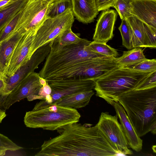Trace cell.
<instances>
[{"label": "cell", "instance_id": "obj_1", "mask_svg": "<svg viewBox=\"0 0 156 156\" xmlns=\"http://www.w3.org/2000/svg\"><path fill=\"white\" fill-rule=\"evenodd\" d=\"M73 123L57 130L58 136L44 141L36 156H112L121 154L96 125Z\"/></svg>", "mask_w": 156, "mask_h": 156}, {"label": "cell", "instance_id": "obj_2", "mask_svg": "<svg viewBox=\"0 0 156 156\" xmlns=\"http://www.w3.org/2000/svg\"><path fill=\"white\" fill-rule=\"evenodd\" d=\"M91 42L82 38L77 44L62 46L54 40L39 73L40 77L47 81L73 77L84 79V73L92 59L107 57L91 50L88 45Z\"/></svg>", "mask_w": 156, "mask_h": 156}, {"label": "cell", "instance_id": "obj_3", "mask_svg": "<svg viewBox=\"0 0 156 156\" xmlns=\"http://www.w3.org/2000/svg\"><path fill=\"white\" fill-rule=\"evenodd\" d=\"M118 102L139 137L150 132L156 134V87L126 92L119 97Z\"/></svg>", "mask_w": 156, "mask_h": 156}, {"label": "cell", "instance_id": "obj_4", "mask_svg": "<svg viewBox=\"0 0 156 156\" xmlns=\"http://www.w3.org/2000/svg\"><path fill=\"white\" fill-rule=\"evenodd\" d=\"M151 73L136 70L121 66L95 81L96 95L113 106L120 96L134 90Z\"/></svg>", "mask_w": 156, "mask_h": 156}, {"label": "cell", "instance_id": "obj_5", "mask_svg": "<svg viewBox=\"0 0 156 156\" xmlns=\"http://www.w3.org/2000/svg\"><path fill=\"white\" fill-rule=\"evenodd\" d=\"M41 100L26 112L24 122L27 127L53 131L79 121L81 115L76 109Z\"/></svg>", "mask_w": 156, "mask_h": 156}, {"label": "cell", "instance_id": "obj_6", "mask_svg": "<svg viewBox=\"0 0 156 156\" xmlns=\"http://www.w3.org/2000/svg\"><path fill=\"white\" fill-rule=\"evenodd\" d=\"M74 21L72 8L54 17H47L34 37L29 50V59L39 48L53 41L64 31L71 28Z\"/></svg>", "mask_w": 156, "mask_h": 156}, {"label": "cell", "instance_id": "obj_7", "mask_svg": "<svg viewBox=\"0 0 156 156\" xmlns=\"http://www.w3.org/2000/svg\"><path fill=\"white\" fill-rule=\"evenodd\" d=\"M51 2L44 0H27L13 32L35 36L44 20Z\"/></svg>", "mask_w": 156, "mask_h": 156}, {"label": "cell", "instance_id": "obj_8", "mask_svg": "<svg viewBox=\"0 0 156 156\" xmlns=\"http://www.w3.org/2000/svg\"><path fill=\"white\" fill-rule=\"evenodd\" d=\"M118 118L116 115L113 116L108 112H102L96 125L121 155L132 154L133 152L128 148L126 138Z\"/></svg>", "mask_w": 156, "mask_h": 156}, {"label": "cell", "instance_id": "obj_9", "mask_svg": "<svg viewBox=\"0 0 156 156\" xmlns=\"http://www.w3.org/2000/svg\"><path fill=\"white\" fill-rule=\"evenodd\" d=\"M40 78L39 73L34 72L29 73L9 94L3 97L5 109H9L15 103L26 98L29 101L40 99L38 94L42 86L40 81Z\"/></svg>", "mask_w": 156, "mask_h": 156}, {"label": "cell", "instance_id": "obj_10", "mask_svg": "<svg viewBox=\"0 0 156 156\" xmlns=\"http://www.w3.org/2000/svg\"><path fill=\"white\" fill-rule=\"evenodd\" d=\"M51 45V41L39 48L26 64L20 67L12 76L4 79L6 87L3 94L1 96L2 97L8 95L29 73L34 72L38 68L50 52Z\"/></svg>", "mask_w": 156, "mask_h": 156}, {"label": "cell", "instance_id": "obj_11", "mask_svg": "<svg viewBox=\"0 0 156 156\" xmlns=\"http://www.w3.org/2000/svg\"><path fill=\"white\" fill-rule=\"evenodd\" d=\"M51 90L52 102L64 97L94 89L95 81L73 77L47 81Z\"/></svg>", "mask_w": 156, "mask_h": 156}, {"label": "cell", "instance_id": "obj_12", "mask_svg": "<svg viewBox=\"0 0 156 156\" xmlns=\"http://www.w3.org/2000/svg\"><path fill=\"white\" fill-rule=\"evenodd\" d=\"M34 36L27 33L22 35L12 55L6 71V78L12 76L20 67L30 60L29 50Z\"/></svg>", "mask_w": 156, "mask_h": 156}, {"label": "cell", "instance_id": "obj_13", "mask_svg": "<svg viewBox=\"0 0 156 156\" xmlns=\"http://www.w3.org/2000/svg\"><path fill=\"white\" fill-rule=\"evenodd\" d=\"M116 10H103L97 20L93 37L94 41L106 43L113 37V30L117 16Z\"/></svg>", "mask_w": 156, "mask_h": 156}, {"label": "cell", "instance_id": "obj_14", "mask_svg": "<svg viewBox=\"0 0 156 156\" xmlns=\"http://www.w3.org/2000/svg\"><path fill=\"white\" fill-rule=\"evenodd\" d=\"M130 12L144 23L156 29V0H131Z\"/></svg>", "mask_w": 156, "mask_h": 156}, {"label": "cell", "instance_id": "obj_15", "mask_svg": "<svg viewBox=\"0 0 156 156\" xmlns=\"http://www.w3.org/2000/svg\"><path fill=\"white\" fill-rule=\"evenodd\" d=\"M113 106L119 119L129 146L136 151H140L142 148L143 140L136 134L123 107L119 102H114Z\"/></svg>", "mask_w": 156, "mask_h": 156}, {"label": "cell", "instance_id": "obj_16", "mask_svg": "<svg viewBox=\"0 0 156 156\" xmlns=\"http://www.w3.org/2000/svg\"><path fill=\"white\" fill-rule=\"evenodd\" d=\"M74 16L84 24L93 22L98 13L95 0H71Z\"/></svg>", "mask_w": 156, "mask_h": 156}, {"label": "cell", "instance_id": "obj_17", "mask_svg": "<svg viewBox=\"0 0 156 156\" xmlns=\"http://www.w3.org/2000/svg\"><path fill=\"white\" fill-rule=\"evenodd\" d=\"M23 34L13 32L5 40L0 42V71L4 79L14 49Z\"/></svg>", "mask_w": 156, "mask_h": 156}, {"label": "cell", "instance_id": "obj_18", "mask_svg": "<svg viewBox=\"0 0 156 156\" xmlns=\"http://www.w3.org/2000/svg\"><path fill=\"white\" fill-rule=\"evenodd\" d=\"M95 93L93 90L68 95L53 102L66 107L75 109L84 107L89 103Z\"/></svg>", "mask_w": 156, "mask_h": 156}, {"label": "cell", "instance_id": "obj_19", "mask_svg": "<svg viewBox=\"0 0 156 156\" xmlns=\"http://www.w3.org/2000/svg\"><path fill=\"white\" fill-rule=\"evenodd\" d=\"M133 30L134 36L133 48H149L144 23L132 16L127 19Z\"/></svg>", "mask_w": 156, "mask_h": 156}, {"label": "cell", "instance_id": "obj_20", "mask_svg": "<svg viewBox=\"0 0 156 156\" xmlns=\"http://www.w3.org/2000/svg\"><path fill=\"white\" fill-rule=\"evenodd\" d=\"M27 0H16L0 9V33L11 19L23 7Z\"/></svg>", "mask_w": 156, "mask_h": 156}, {"label": "cell", "instance_id": "obj_21", "mask_svg": "<svg viewBox=\"0 0 156 156\" xmlns=\"http://www.w3.org/2000/svg\"><path fill=\"white\" fill-rule=\"evenodd\" d=\"M143 51L140 47L124 51L121 56L117 58V61L122 66H131L146 58Z\"/></svg>", "mask_w": 156, "mask_h": 156}, {"label": "cell", "instance_id": "obj_22", "mask_svg": "<svg viewBox=\"0 0 156 156\" xmlns=\"http://www.w3.org/2000/svg\"><path fill=\"white\" fill-rule=\"evenodd\" d=\"M122 39V44L129 50L133 48L134 36L132 28L127 19L122 20L118 28Z\"/></svg>", "mask_w": 156, "mask_h": 156}, {"label": "cell", "instance_id": "obj_23", "mask_svg": "<svg viewBox=\"0 0 156 156\" xmlns=\"http://www.w3.org/2000/svg\"><path fill=\"white\" fill-rule=\"evenodd\" d=\"M80 36V34L74 33L71 28L64 31L55 39L60 45L65 46L78 44L82 39Z\"/></svg>", "mask_w": 156, "mask_h": 156}, {"label": "cell", "instance_id": "obj_24", "mask_svg": "<svg viewBox=\"0 0 156 156\" xmlns=\"http://www.w3.org/2000/svg\"><path fill=\"white\" fill-rule=\"evenodd\" d=\"M69 8L72 9L71 0H56L51 3L47 17L56 16Z\"/></svg>", "mask_w": 156, "mask_h": 156}, {"label": "cell", "instance_id": "obj_25", "mask_svg": "<svg viewBox=\"0 0 156 156\" xmlns=\"http://www.w3.org/2000/svg\"><path fill=\"white\" fill-rule=\"evenodd\" d=\"M88 47L92 51L106 56L116 58L119 55L116 49L106 43L93 41L90 42Z\"/></svg>", "mask_w": 156, "mask_h": 156}, {"label": "cell", "instance_id": "obj_26", "mask_svg": "<svg viewBox=\"0 0 156 156\" xmlns=\"http://www.w3.org/2000/svg\"><path fill=\"white\" fill-rule=\"evenodd\" d=\"M131 0H117L113 7L119 14L121 20L127 19L133 16L130 12Z\"/></svg>", "mask_w": 156, "mask_h": 156}, {"label": "cell", "instance_id": "obj_27", "mask_svg": "<svg viewBox=\"0 0 156 156\" xmlns=\"http://www.w3.org/2000/svg\"><path fill=\"white\" fill-rule=\"evenodd\" d=\"M22 148L8 137L0 133V156L4 155L8 151H15Z\"/></svg>", "mask_w": 156, "mask_h": 156}, {"label": "cell", "instance_id": "obj_28", "mask_svg": "<svg viewBox=\"0 0 156 156\" xmlns=\"http://www.w3.org/2000/svg\"><path fill=\"white\" fill-rule=\"evenodd\" d=\"M22 9L8 23L0 33V42L6 39L14 30L21 15Z\"/></svg>", "mask_w": 156, "mask_h": 156}, {"label": "cell", "instance_id": "obj_29", "mask_svg": "<svg viewBox=\"0 0 156 156\" xmlns=\"http://www.w3.org/2000/svg\"><path fill=\"white\" fill-rule=\"evenodd\" d=\"M133 69L144 72L152 73L156 71V60L146 59L131 66Z\"/></svg>", "mask_w": 156, "mask_h": 156}, {"label": "cell", "instance_id": "obj_30", "mask_svg": "<svg viewBox=\"0 0 156 156\" xmlns=\"http://www.w3.org/2000/svg\"><path fill=\"white\" fill-rule=\"evenodd\" d=\"M156 87V71L151 73L134 90L149 89Z\"/></svg>", "mask_w": 156, "mask_h": 156}, {"label": "cell", "instance_id": "obj_31", "mask_svg": "<svg viewBox=\"0 0 156 156\" xmlns=\"http://www.w3.org/2000/svg\"><path fill=\"white\" fill-rule=\"evenodd\" d=\"M144 23L149 48H156V29Z\"/></svg>", "mask_w": 156, "mask_h": 156}, {"label": "cell", "instance_id": "obj_32", "mask_svg": "<svg viewBox=\"0 0 156 156\" xmlns=\"http://www.w3.org/2000/svg\"><path fill=\"white\" fill-rule=\"evenodd\" d=\"M117 0H95L97 9L99 12L114 7Z\"/></svg>", "mask_w": 156, "mask_h": 156}, {"label": "cell", "instance_id": "obj_33", "mask_svg": "<svg viewBox=\"0 0 156 156\" xmlns=\"http://www.w3.org/2000/svg\"><path fill=\"white\" fill-rule=\"evenodd\" d=\"M51 92V88L47 82L46 83L43 85L40 89L38 95L40 100H44L46 96L47 95L50 94Z\"/></svg>", "mask_w": 156, "mask_h": 156}, {"label": "cell", "instance_id": "obj_34", "mask_svg": "<svg viewBox=\"0 0 156 156\" xmlns=\"http://www.w3.org/2000/svg\"><path fill=\"white\" fill-rule=\"evenodd\" d=\"M6 87V83L5 79L0 77V95L3 94Z\"/></svg>", "mask_w": 156, "mask_h": 156}, {"label": "cell", "instance_id": "obj_35", "mask_svg": "<svg viewBox=\"0 0 156 156\" xmlns=\"http://www.w3.org/2000/svg\"><path fill=\"white\" fill-rule=\"evenodd\" d=\"M16 0H0V9L6 6Z\"/></svg>", "mask_w": 156, "mask_h": 156}, {"label": "cell", "instance_id": "obj_36", "mask_svg": "<svg viewBox=\"0 0 156 156\" xmlns=\"http://www.w3.org/2000/svg\"><path fill=\"white\" fill-rule=\"evenodd\" d=\"M6 116L5 110L1 109L0 107V123L2 122L3 119Z\"/></svg>", "mask_w": 156, "mask_h": 156}, {"label": "cell", "instance_id": "obj_37", "mask_svg": "<svg viewBox=\"0 0 156 156\" xmlns=\"http://www.w3.org/2000/svg\"><path fill=\"white\" fill-rule=\"evenodd\" d=\"M39 80L40 83L42 86L45 84L47 83V81L45 79L41 77H40Z\"/></svg>", "mask_w": 156, "mask_h": 156}, {"label": "cell", "instance_id": "obj_38", "mask_svg": "<svg viewBox=\"0 0 156 156\" xmlns=\"http://www.w3.org/2000/svg\"><path fill=\"white\" fill-rule=\"evenodd\" d=\"M48 2H52L56 0H44Z\"/></svg>", "mask_w": 156, "mask_h": 156}, {"label": "cell", "instance_id": "obj_39", "mask_svg": "<svg viewBox=\"0 0 156 156\" xmlns=\"http://www.w3.org/2000/svg\"><path fill=\"white\" fill-rule=\"evenodd\" d=\"M0 77L3 78V76H2V75L1 74V73L0 72Z\"/></svg>", "mask_w": 156, "mask_h": 156}, {"label": "cell", "instance_id": "obj_40", "mask_svg": "<svg viewBox=\"0 0 156 156\" xmlns=\"http://www.w3.org/2000/svg\"><path fill=\"white\" fill-rule=\"evenodd\" d=\"M0 102H1V101H0Z\"/></svg>", "mask_w": 156, "mask_h": 156}]
</instances>
